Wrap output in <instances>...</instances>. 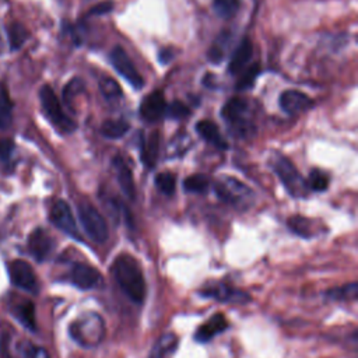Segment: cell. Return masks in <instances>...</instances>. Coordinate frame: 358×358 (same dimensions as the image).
<instances>
[{
    "label": "cell",
    "instance_id": "6da1fadb",
    "mask_svg": "<svg viewBox=\"0 0 358 358\" xmlns=\"http://www.w3.org/2000/svg\"><path fill=\"white\" fill-rule=\"evenodd\" d=\"M110 271L120 289L126 296L134 302L141 303L145 298V280L138 262L129 253L119 255L112 266Z\"/></svg>",
    "mask_w": 358,
    "mask_h": 358
},
{
    "label": "cell",
    "instance_id": "7a4b0ae2",
    "mask_svg": "<svg viewBox=\"0 0 358 358\" xmlns=\"http://www.w3.org/2000/svg\"><path fill=\"white\" fill-rule=\"evenodd\" d=\"M105 322L95 312H85L71 322L69 327L70 337L84 348L99 345L105 337Z\"/></svg>",
    "mask_w": 358,
    "mask_h": 358
},
{
    "label": "cell",
    "instance_id": "3957f363",
    "mask_svg": "<svg viewBox=\"0 0 358 358\" xmlns=\"http://www.w3.org/2000/svg\"><path fill=\"white\" fill-rule=\"evenodd\" d=\"M215 194L224 203L235 208H249L255 203L253 190L234 176H222L215 182Z\"/></svg>",
    "mask_w": 358,
    "mask_h": 358
},
{
    "label": "cell",
    "instance_id": "277c9868",
    "mask_svg": "<svg viewBox=\"0 0 358 358\" xmlns=\"http://www.w3.org/2000/svg\"><path fill=\"white\" fill-rule=\"evenodd\" d=\"M221 115L234 136L248 137L253 131V124L249 115V103L243 98H231L224 105Z\"/></svg>",
    "mask_w": 358,
    "mask_h": 358
},
{
    "label": "cell",
    "instance_id": "5b68a950",
    "mask_svg": "<svg viewBox=\"0 0 358 358\" xmlns=\"http://www.w3.org/2000/svg\"><path fill=\"white\" fill-rule=\"evenodd\" d=\"M271 165L280 180L294 197H305L308 193L306 180L299 175L294 164L281 154H274L271 158Z\"/></svg>",
    "mask_w": 358,
    "mask_h": 358
},
{
    "label": "cell",
    "instance_id": "8992f818",
    "mask_svg": "<svg viewBox=\"0 0 358 358\" xmlns=\"http://www.w3.org/2000/svg\"><path fill=\"white\" fill-rule=\"evenodd\" d=\"M39 101L42 105V110L46 117L52 122L63 133H71L76 129V123L63 112L62 105L55 94V91L49 85H43L39 91Z\"/></svg>",
    "mask_w": 358,
    "mask_h": 358
},
{
    "label": "cell",
    "instance_id": "52a82bcc",
    "mask_svg": "<svg viewBox=\"0 0 358 358\" xmlns=\"http://www.w3.org/2000/svg\"><path fill=\"white\" fill-rule=\"evenodd\" d=\"M78 217L85 234L96 243H102L109 236V229L105 218L90 203H83L78 207Z\"/></svg>",
    "mask_w": 358,
    "mask_h": 358
},
{
    "label": "cell",
    "instance_id": "ba28073f",
    "mask_svg": "<svg viewBox=\"0 0 358 358\" xmlns=\"http://www.w3.org/2000/svg\"><path fill=\"white\" fill-rule=\"evenodd\" d=\"M109 60L112 63V66L115 67V70L136 90H140L144 84L143 77L140 76V73L137 71L136 66L133 64L131 59L129 57V55L126 53V50L120 46H116L112 49L110 55H109Z\"/></svg>",
    "mask_w": 358,
    "mask_h": 358
},
{
    "label": "cell",
    "instance_id": "9c48e42d",
    "mask_svg": "<svg viewBox=\"0 0 358 358\" xmlns=\"http://www.w3.org/2000/svg\"><path fill=\"white\" fill-rule=\"evenodd\" d=\"M200 295L206 298H213L220 302H235V303H245L246 301L250 299V296L246 292L238 288H234L222 281H214V282L206 284L200 289Z\"/></svg>",
    "mask_w": 358,
    "mask_h": 358
},
{
    "label": "cell",
    "instance_id": "30bf717a",
    "mask_svg": "<svg viewBox=\"0 0 358 358\" xmlns=\"http://www.w3.org/2000/svg\"><path fill=\"white\" fill-rule=\"evenodd\" d=\"M8 275L15 287L34 294L38 292L39 285L36 275L32 267L25 260H13L8 264Z\"/></svg>",
    "mask_w": 358,
    "mask_h": 358
},
{
    "label": "cell",
    "instance_id": "8fae6325",
    "mask_svg": "<svg viewBox=\"0 0 358 358\" xmlns=\"http://www.w3.org/2000/svg\"><path fill=\"white\" fill-rule=\"evenodd\" d=\"M70 281L77 288L88 291L99 288L102 285V275L95 267L78 262L74 263L70 268Z\"/></svg>",
    "mask_w": 358,
    "mask_h": 358
},
{
    "label": "cell",
    "instance_id": "7c38bea8",
    "mask_svg": "<svg viewBox=\"0 0 358 358\" xmlns=\"http://www.w3.org/2000/svg\"><path fill=\"white\" fill-rule=\"evenodd\" d=\"M50 221L64 234L80 239V234L77 229L76 220L73 217L70 206L64 200H56L50 208Z\"/></svg>",
    "mask_w": 358,
    "mask_h": 358
},
{
    "label": "cell",
    "instance_id": "4fadbf2b",
    "mask_svg": "<svg viewBox=\"0 0 358 358\" xmlns=\"http://www.w3.org/2000/svg\"><path fill=\"white\" fill-rule=\"evenodd\" d=\"M28 249L38 262L46 260L55 249V241L43 228H36L28 238Z\"/></svg>",
    "mask_w": 358,
    "mask_h": 358
},
{
    "label": "cell",
    "instance_id": "5bb4252c",
    "mask_svg": "<svg viewBox=\"0 0 358 358\" xmlns=\"http://www.w3.org/2000/svg\"><path fill=\"white\" fill-rule=\"evenodd\" d=\"M8 310L13 317L21 323L25 329L35 331L36 330V320H35V306L29 299L25 298H11L8 301Z\"/></svg>",
    "mask_w": 358,
    "mask_h": 358
},
{
    "label": "cell",
    "instance_id": "9a60e30c",
    "mask_svg": "<svg viewBox=\"0 0 358 358\" xmlns=\"http://www.w3.org/2000/svg\"><path fill=\"white\" fill-rule=\"evenodd\" d=\"M166 110V101L161 90L150 92L140 105V115L145 122H158Z\"/></svg>",
    "mask_w": 358,
    "mask_h": 358
},
{
    "label": "cell",
    "instance_id": "2e32d148",
    "mask_svg": "<svg viewBox=\"0 0 358 358\" xmlns=\"http://www.w3.org/2000/svg\"><path fill=\"white\" fill-rule=\"evenodd\" d=\"M312 99L296 90H287L280 95V106L288 115H298L312 108Z\"/></svg>",
    "mask_w": 358,
    "mask_h": 358
},
{
    "label": "cell",
    "instance_id": "e0dca14e",
    "mask_svg": "<svg viewBox=\"0 0 358 358\" xmlns=\"http://www.w3.org/2000/svg\"><path fill=\"white\" fill-rule=\"evenodd\" d=\"M228 327V320L222 313H215L207 322H204L194 333V338L199 343H207L217 334L222 333Z\"/></svg>",
    "mask_w": 358,
    "mask_h": 358
},
{
    "label": "cell",
    "instance_id": "ac0fdd59",
    "mask_svg": "<svg viewBox=\"0 0 358 358\" xmlns=\"http://www.w3.org/2000/svg\"><path fill=\"white\" fill-rule=\"evenodd\" d=\"M252 55H253L252 42L248 38H243L231 56L228 71L231 74H241V71H243V69L248 66Z\"/></svg>",
    "mask_w": 358,
    "mask_h": 358
},
{
    "label": "cell",
    "instance_id": "d6986e66",
    "mask_svg": "<svg viewBox=\"0 0 358 358\" xmlns=\"http://www.w3.org/2000/svg\"><path fill=\"white\" fill-rule=\"evenodd\" d=\"M196 131L200 137H203L207 143H210L211 145L220 148V150H225L228 147L227 141L224 140V137L220 133V129L215 123H213L211 120H201L196 124Z\"/></svg>",
    "mask_w": 358,
    "mask_h": 358
},
{
    "label": "cell",
    "instance_id": "ffe728a7",
    "mask_svg": "<svg viewBox=\"0 0 358 358\" xmlns=\"http://www.w3.org/2000/svg\"><path fill=\"white\" fill-rule=\"evenodd\" d=\"M113 162H115L113 165H115V169H116V173H117V182H119L122 193L129 200H134L136 189H134V180H133L130 169L127 168V165L120 158H116Z\"/></svg>",
    "mask_w": 358,
    "mask_h": 358
},
{
    "label": "cell",
    "instance_id": "44dd1931",
    "mask_svg": "<svg viewBox=\"0 0 358 358\" xmlns=\"http://www.w3.org/2000/svg\"><path fill=\"white\" fill-rule=\"evenodd\" d=\"M178 345V337L173 333L162 334L154 344L150 358H168L171 357Z\"/></svg>",
    "mask_w": 358,
    "mask_h": 358
},
{
    "label": "cell",
    "instance_id": "7402d4cb",
    "mask_svg": "<svg viewBox=\"0 0 358 358\" xmlns=\"http://www.w3.org/2000/svg\"><path fill=\"white\" fill-rule=\"evenodd\" d=\"M158 148H159V133L152 131L147 138L143 140V145H141V158L148 168L154 166L158 157Z\"/></svg>",
    "mask_w": 358,
    "mask_h": 358
},
{
    "label": "cell",
    "instance_id": "603a6c76",
    "mask_svg": "<svg viewBox=\"0 0 358 358\" xmlns=\"http://www.w3.org/2000/svg\"><path fill=\"white\" fill-rule=\"evenodd\" d=\"M14 358H50L48 351L29 340H20L14 347Z\"/></svg>",
    "mask_w": 358,
    "mask_h": 358
},
{
    "label": "cell",
    "instance_id": "cb8c5ba5",
    "mask_svg": "<svg viewBox=\"0 0 358 358\" xmlns=\"http://www.w3.org/2000/svg\"><path fill=\"white\" fill-rule=\"evenodd\" d=\"M129 130V123L123 119H110L105 120L101 124V134L106 138H120Z\"/></svg>",
    "mask_w": 358,
    "mask_h": 358
},
{
    "label": "cell",
    "instance_id": "d4e9b609",
    "mask_svg": "<svg viewBox=\"0 0 358 358\" xmlns=\"http://www.w3.org/2000/svg\"><path fill=\"white\" fill-rule=\"evenodd\" d=\"M288 227L292 232H295L299 236L309 238L315 234L313 231V221L301 215H294L288 220Z\"/></svg>",
    "mask_w": 358,
    "mask_h": 358
},
{
    "label": "cell",
    "instance_id": "484cf974",
    "mask_svg": "<svg viewBox=\"0 0 358 358\" xmlns=\"http://www.w3.org/2000/svg\"><path fill=\"white\" fill-rule=\"evenodd\" d=\"M357 292L358 287L357 282H350L338 288H331L327 291V298L336 299V301H355L357 299Z\"/></svg>",
    "mask_w": 358,
    "mask_h": 358
},
{
    "label": "cell",
    "instance_id": "4316f807",
    "mask_svg": "<svg viewBox=\"0 0 358 358\" xmlns=\"http://www.w3.org/2000/svg\"><path fill=\"white\" fill-rule=\"evenodd\" d=\"M7 35H8V41H10V46L11 49H18L24 45V42L28 38V31L25 29V27L20 22H13L8 29H7Z\"/></svg>",
    "mask_w": 358,
    "mask_h": 358
},
{
    "label": "cell",
    "instance_id": "83f0119b",
    "mask_svg": "<svg viewBox=\"0 0 358 358\" xmlns=\"http://www.w3.org/2000/svg\"><path fill=\"white\" fill-rule=\"evenodd\" d=\"M99 90H101L103 98L110 102L122 98V88L113 78H109V77L102 78L99 81Z\"/></svg>",
    "mask_w": 358,
    "mask_h": 358
},
{
    "label": "cell",
    "instance_id": "f1b7e54d",
    "mask_svg": "<svg viewBox=\"0 0 358 358\" xmlns=\"http://www.w3.org/2000/svg\"><path fill=\"white\" fill-rule=\"evenodd\" d=\"M210 186V180L206 175L197 173V175H192L189 178L185 179L183 182V187L186 192L190 193H204Z\"/></svg>",
    "mask_w": 358,
    "mask_h": 358
},
{
    "label": "cell",
    "instance_id": "f546056e",
    "mask_svg": "<svg viewBox=\"0 0 358 358\" xmlns=\"http://www.w3.org/2000/svg\"><path fill=\"white\" fill-rule=\"evenodd\" d=\"M213 6H214V11L220 17L231 18L238 13L241 7V0H214Z\"/></svg>",
    "mask_w": 358,
    "mask_h": 358
},
{
    "label": "cell",
    "instance_id": "4dcf8cb0",
    "mask_svg": "<svg viewBox=\"0 0 358 358\" xmlns=\"http://www.w3.org/2000/svg\"><path fill=\"white\" fill-rule=\"evenodd\" d=\"M229 43V36L227 34H221V36H218L215 39V42L213 43V46L208 50V59L214 63H220L222 60V57L225 56V50L228 48Z\"/></svg>",
    "mask_w": 358,
    "mask_h": 358
},
{
    "label": "cell",
    "instance_id": "1f68e13d",
    "mask_svg": "<svg viewBox=\"0 0 358 358\" xmlns=\"http://www.w3.org/2000/svg\"><path fill=\"white\" fill-rule=\"evenodd\" d=\"M306 185H308V189H310V190L323 192L329 186V176L323 171H320V169H313L309 173Z\"/></svg>",
    "mask_w": 358,
    "mask_h": 358
},
{
    "label": "cell",
    "instance_id": "d6a6232c",
    "mask_svg": "<svg viewBox=\"0 0 358 358\" xmlns=\"http://www.w3.org/2000/svg\"><path fill=\"white\" fill-rule=\"evenodd\" d=\"M11 122V102L8 99L7 91L0 84V129H4Z\"/></svg>",
    "mask_w": 358,
    "mask_h": 358
},
{
    "label": "cell",
    "instance_id": "836d02e7",
    "mask_svg": "<svg viewBox=\"0 0 358 358\" xmlns=\"http://www.w3.org/2000/svg\"><path fill=\"white\" fill-rule=\"evenodd\" d=\"M155 186L166 196H171L175 192L176 179L171 172H161L155 176Z\"/></svg>",
    "mask_w": 358,
    "mask_h": 358
},
{
    "label": "cell",
    "instance_id": "e575fe53",
    "mask_svg": "<svg viewBox=\"0 0 358 358\" xmlns=\"http://www.w3.org/2000/svg\"><path fill=\"white\" fill-rule=\"evenodd\" d=\"M84 91V83L80 78H73L67 83V85L63 90V99L67 105H71L73 99Z\"/></svg>",
    "mask_w": 358,
    "mask_h": 358
},
{
    "label": "cell",
    "instance_id": "d590c367",
    "mask_svg": "<svg viewBox=\"0 0 358 358\" xmlns=\"http://www.w3.org/2000/svg\"><path fill=\"white\" fill-rule=\"evenodd\" d=\"M241 73H242V74H241V77H239V80H238L236 88H238V90H245V88H249V87L253 84L255 78H256L257 74H259V67H257L256 64H253V66H250L249 69H246L245 71H241Z\"/></svg>",
    "mask_w": 358,
    "mask_h": 358
},
{
    "label": "cell",
    "instance_id": "8d00e7d4",
    "mask_svg": "<svg viewBox=\"0 0 358 358\" xmlns=\"http://www.w3.org/2000/svg\"><path fill=\"white\" fill-rule=\"evenodd\" d=\"M165 115H168L172 119H183L189 115V108L179 101H173L169 105H166Z\"/></svg>",
    "mask_w": 358,
    "mask_h": 358
},
{
    "label": "cell",
    "instance_id": "74e56055",
    "mask_svg": "<svg viewBox=\"0 0 358 358\" xmlns=\"http://www.w3.org/2000/svg\"><path fill=\"white\" fill-rule=\"evenodd\" d=\"M13 148H14V144L13 141L10 140H1L0 141V157L3 159H8L11 152H13Z\"/></svg>",
    "mask_w": 358,
    "mask_h": 358
},
{
    "label": "cell",
    "instance_id": "f35d334b",
    "mask_svg": "<svg viewBox=\"0 0 358 358\" xmlns=\"http://www.w3.org/2000/svg\"><path fill=\"white\" fill-rule=\"evenodd\" d=\"M112 8H113V3L110 0H108V1H103L101 4H96L90 13L91 14H105V13L110 11Z\"/></svg>",
    "mask_w": 358,
    "mask_h": 358
}]
</instances>
